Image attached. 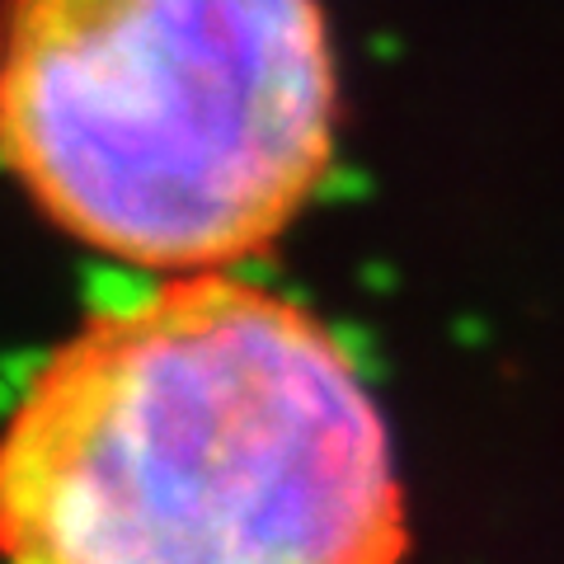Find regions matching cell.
<instances>
[{
    "label": "cell",
    "instance_id": "6da1fadb",
    "mask_svg": "<svg viewBox=\"0 0 564 564\" xmlns=\"http://www.w3.org/2000/svg\"><path fill=\"white\" fill-rule=\"evenodd\" d=\"M14 564H400L391 433L344 344L180 273L52 348L0 452Z\"/></svg>",
    "mask_w": 564,
    "mask_h": 564
},
{
    "label": "cell",
    "instance_id": "7a4b0ae2",
    "mask_svg": "<svg viewBox=\"0 0 564 564\" xmlns=\"http://www.w3.org/2000/svg\"><path fill=\"white\" fill-rule=\"evenodd\" d=\"M14 174L95 250L212 273L263 250L334 151L315 0H10Z\"/></svg>",
    "mask_w": 564,
    "mask_h": 564
}]
</instances>
